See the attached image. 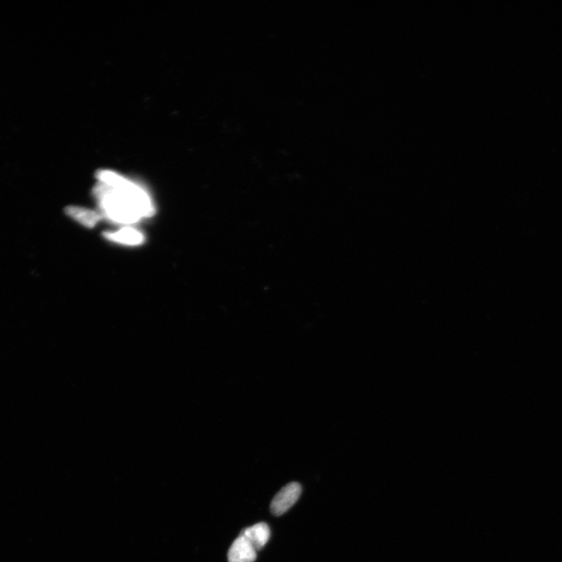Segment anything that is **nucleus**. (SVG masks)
Wrapping results in <instances>:
<instances>
[{"label": "nucleus", "mask_w": 562, "mask_h": 562, "mask_svg": "<svg viewBox=\"0 0 562 562\" xmlns=\"http://www.w3.org/2000/svg\"><path fill=\"white\" fill-rule=\"evenodd\" d=\"M99 183L93 194L103 216L120 225L136 224L155 213L149 194L138 183L110 170L97 174Z\"/></svg>", "instance_id": "nucleus-1"}, {"label": "nucleus", "mask_w": 562, "mask_h": 562, "mask_svg": "<svg viewBox=\"0 0 562 562\" xmlns=\"http://www.w3.org/2000/svg\"><path fill=\"white\" fill-rule=\"evenodd\" d=\"M301 494L302 487L298 483H288L272 499L270 504L272 514L280 516L287 513L297 502Z\"/></svg>", "instance_id": "nucleus-2"}, {"label": "nucleus", "mask_w": 562, "mask_h": 562, "mask_svg": "<svg viewBox=\"0 0 562 562\" xmlns=\"http://www.w3.org/2000/svg\"><path fill=\"white\" fill-rule=\"evenodd\" d=\"M257 558V550L242 536L233 541L227 554L228 562H255Z\"/></svg>", "instance_id": "nucleus-3"}, {"label": "nucleus", "mask_w": 562, "mask_h": 562, "mask_svg": "<svg viewBox=\"0 0 562 562\" xmlns=\"http://www.w3.org/2000/svg\"><path fill=\"white\" fill-rule=\"evenodd\" d=\"M104 237L110 242L129 246H140L144 242L143 233L131 227H125L116 232H105Z\"/></svg>", "instance_id": "nucleus-4"}, {"label": "nucleus", "mask_w": 562, "mask_h": 562, "mask_svg": "<svg viewBox=\"0 0 562 562\" xmlns=\"http://www.w3.org/2000/svg\"><path fill=\"white\" fill-rule=\"evenodd\" d=\"M240 536L246 538L257 550L263 549L270 537V530L265 522H259L251 527L244 528Z\"/></svg>", "instance_id": "nucleus-5"}, {"label": "nucleus", "mask_w": 562, "mask_h": 562, "mask_svg": "<svg viewBox=\"0 0 562 562\" xmlns=\"http://www.w3.org/2000/svg\"><path fill=\"white\" fill-rule=\"evenodd\" d=\"M65 212L71 218L88 228L94 227L103 218V215L96 211L79 207H66Z\"/></svg>", "instance_id": "nucleus-6"}]
</instances>
